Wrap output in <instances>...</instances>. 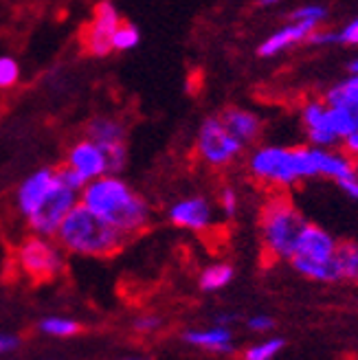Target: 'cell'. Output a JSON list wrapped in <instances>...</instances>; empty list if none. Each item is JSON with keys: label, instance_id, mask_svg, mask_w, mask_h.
<instances>
[{"label": "cell", "instance_id": "obj_1", "mask_svg": "<svg viewBox=\"0 0 358 360\" xmlns=\"http://www.w3.org/2000/svg\"><path fill=\"white\" fill-rule=\"evenodd\" d=\"M82 205L99 213L128 238H134L152 224L150 202L121 178L106 174L82 189Z\"/></svg>", "mask_w": 358, "mask_h": 360}, {"label": "cell", "instance_id": "obj_2", "mask_svg": "<svg viewBox=\"0 0 358 360\" xmlns=\"http://www.w3.org/2000/svg\"><path fill=\"white\" fill-rule=\"evenodd\" d=\"M246 172L257 185L271 191H288L301 180L319 176L317 146H260L250 150Z\"/></svg>", "mask_w": 358, "mask_h": 360}, {"label": "cell", "instance_id": "obj_3", "mask_svg": "<svg viewBox=\"0 0 358 360\" xmlns=\"http://www.w3.org/2000/svg\"><path fill=\"white\" fill-rule=\"evenodd\" d=\"M58 244L84 257H113L128 244V236L86 205H75L60 224Z\"/></svg>", "mask_w": 358, "mask_h": 360}, {"label": "cell", "instance_id": "obj_4", "mask_svg": "<svg viewBox=\"0 0 358 360\" xmlns=\"http://www.w3.org/2000/svg\"><path fill=\"white\" fill-rule=\"evenodd\" d=\"M308 220L297 209L288 191H271L260 209V242L266 259L290 262L295 257L297 242Z\"/></svg>", "mask_w": 358, "mask_h": 360}, {"label": "cell", "instance_id": "obj_5", "mask_svg": "<svg viewBox=\"0 0 358 360\" xmlns=\"http://www.w3.org/2000/svg\"><path fill=\"white\" fill-rule=\"evenodd\" d=\"M193 152L203 165L211 169H226L238 158H242L244 146L226 130L220 115H216V117H207L200 123L193 143Z\"/></svg>", "mask_w": 358, "mask_h": 360}, {"label": "cell", "instance_id": "obj_6", "mask_svg": "<svg viewBox=\"0 0 358 360\" xmlns=\"http://www.w3.org/2000/svg\"><path fill=\"white\" fill-rule=\"evenodd\" d=\"M18 266L33 283H46L64 270L62 250L42 236L27 238L18 248Z\"/></svg>", "mask_w": 358, "mask_h": 360}, {"label": "cell", "instance_id": "obj_7", "mask_svg": "<svg viewBox=\"0 0 358 360\" xmlns=\"http://www.w3.org/2000/svg\"><path fill=\"white\" fill-rule=\"evenodd\" d=\"M121 25V15L113 7L110 0H99L93 9V18L84 22L77 31V42L84 56L91 58H106L115 49L113 38L115 31Z\"/></svg>", "mask_w": 358, "mask_h": 360}, {"label": "cell", "instance_id": "obj_8", "mask_svg": "<svg viewBox=\"0 0 358 360\" xmlns=\"http://www.w3.org/2000/svg\"><path fill=\"white\" fill-rule=\"evenodd\" d=\"M84 132H86V139L93 141L103 152L108 174L117 176L125 167V160H128V146H125L128 130H125V123L117 117L101 115L88 121Z\"/></svg>", "mask_w": 358, "mask_h": 360}, {"label": "cell", "instance_id": "obj_9", "mask_svg": "<svg viewBox=\"0 0 358 360\" xmlns=\"http://www.w3.org/2000/svg\"><path fill=\"white\" fill-rule=\"evenodd\" d=\"M75 205H77L75 191L58 180V183L53 185V189L46 193L44 200L40 202V207L29 215L31 231L35 236H42V238L56 236L60 224L64 222L66 215L73 211Z\"/></svg>", "mask_w": 358, "mask_h": 360}, {"label": "cell", "instance_id": "obj_10", "mask_svg": "<svg viewBox=\"0 0 358 360\" xmlns=\"http://www.w3.org/2000/svg\"><path fill=\"white\" fill-rule=\"evenodd\" d=\"M167 218L174 226L191 233H207L216 222V211L209 198L205 195H187L174 202L167 211Z\"/></svg>", "mask_w": 358, "mask_h": 360}, {"label": "cell", "instance_id": "obj_11", "mask_svg": "<svg viewBox=\"0 0 358 360\" xmlns=\"http://www.w3.org/2000/svg\"><path fill=\"white\" fill-rule=\"evenodd\" d=\"M336 246L338 242L336 238H332V233L308 222L306 229L301 231L295 257L310 259V262H332L336 255Z\"/></svg>", "mask_w": 358, "mask_h": 360}, {"label": "cell", "instance_id": "obj_12", "mask_svg": "<svg viewBox=\"0 0 358 360\" xmlns=\"http://www.w3.org/2000/svg\"><path fill=\"white\" fill-rule=\"evenodd\" d=\"M220 119L226 125V130L234 134L244 148L253 146L262 136L264 121L253 110H246V108H240V105H229L220 112Z\"/></svg>", "mask_w": 358, "mask_h": 360}, {"label": "cell", "instance_id": "obj_13", "mask_svg": "<svg viewBox=\"0 0 358 360\" xmlns=\"http://www.w3.org/2000/svg\"><path fill=\"white\" fill-rule=\"evenodd\" d=\"M328 103L324 99H308L301 105V123L310 146L317 148H332L336 146V139L328 130Z\"/></svg>", "mask_w": 358, "mask_h": 360}, {"label": "cell", "instance_id": "obj_14", "mask_svg": "<svg viewBox=\"0 0 358 360\" xmlns=\"http://www.w3.org/2000/svg\"><path fill=\"white\" fill-rule=\"evenodd\" d=\"M66 163L73 169H77L88 183L108 174V165H106L103 152L99 150V146H95V143L88 139H82L79 143H75V146L70 148V152L66 156Z\"/></svg>", "mask_w": 358, "mask_h": 360}, {"label": "cell", "instance_id": "obj_15", "mask_svg": "<svg viewBox=\"0 0 358 360\" xmlns=\"http://www.w3.org/2000/svg\"><path fill=\"white\" fill-rule=\"evenodd\" d=\"M56 183H58L56 169H40L25 180L23 187L18 189V207H20V211L27 218L40 207V202L44 200L46 193L53 189Z\"/></svg>", "mask_w": 358, "mask_h": 360}, {"label": "cell", "instance_id": "obj_16", "mask_svg": "<svg viewBox=\"0 0 358 360\" xmlns=\"http://www.w3.org/2000/svg\"><path fill=\"white\" fill-rule=\"evenodd\" d=\"M312 31L314 29L308 25L288 22L286 27H281L275 33L268 35V38L257 46V56L260 58H275V56H279V53H283L286 49H293L301 42H306Z\"/></svg>", "mask_w": 358, "mask_h": 360}, {"label": "cell", "instance_id": "obj_17", "mask_svg": "<svg viewBox=\"0 0 358 360\" xmlns=\"http://www.w3.org/2000/svg\"><path fill=\"white\" fill-rule=\"evenodd\" d=\"M187 345L209 354H231L234 352V332L224 326H213L207 330H187L183 334Z\"/></svg>", "mask_w": 358, "mask_h": 360}, {"label": "cell", "instance_id": "obj_18", "mask_svg": "<svg viewBox=\"0 0 358 360\" xmlns=\"http://www.w3.org/2000/svg\"><path fill=\"white\" fill-rule=\"evenodd\" d=\"M356 174V160L345 150L319 148V176H326L334 183Z\"/></svg>", "mask_w": 358, "mask_h": 360}, {"label": "cell", "instance_id": "obj_19", "mask_svg": "<svg viewBox=\"0 0 358 360\" xmlns=\"http://www.w3.org/2000/svg\"><path fill=\"white\" fill-rule=\"evenodd\" d=\"M328 130L338 141H345L358 130V110L350 105H328Z\"/></svg>", "mask_w": 358, "mask_h": 360}, {"label": "cell", "instance_id": "obj_20", "mask_svg": "<svg viewBox=\"0 0 358 360\" xmlns=\"http://www.w3.org/2000/svg\"><path fill=\"white\" fill-rule=\"evenodd\" d=\"M290 266L295 268V273H299L301 277H306L310 281H319V283L341 281V279H338L336 259H332V262H310V259L293 257L290 259Z\"/></svg>", "mask_w": 358, "mask_h": 360}, {"label": "cell", "instance_id": "obj_21", "mask_svg": "<svg viewBox=\"0 0 358 360\" xmlns=\"http://www.w3.org/2000/svg\"><path fill=\"white\" fill-rule=\"evenodd\" d=\"M234 275H236L234 266L226 262H216L203 268V273L198 277V285L203 292H220L234 281Z\"/></svg>", "mask_w": 358, "mask_h": 360}, {"label": "cell", "instance_id": "obj_22", "mask_svg": "<svg viewBox=\"0 0 358 360\" xmlns=\"http://www.w3.org/2000/svg\"><path fill=\"white\" fill-rule=\"evenodd\" d=\"M334 259L338 268V279L347 283H358V242H338Z\"/></svg>", "mask_w": 358, "mask_h": 360}, {"label": "cell", "instance_id": "obj_23", "mask_svg": "<svg viewBox=\"0 0 358 360\" xmlns=\"http://www.w3.org/2000/svg\"><path fill=\"white\" fill-rule=\"evenodd\" d=\"M324 101L328 105H350L358 110V73H350V77L328 88Z\"/></svg>", "mask_w": 358, "mask_h": 360}, {"label": "cell", "instance_id": "obj_24", "mask_svg": "<svg viewBox=\"0 0 358 360\" xmlns=\"http://www.w3.org/2000/svg\"><path fill=\"white\" fill-rule=\"evenodd\" d=\"M286 345V340L281 336H268L262 338L257 343L248 345L242 352V360H275Z\"/></svg>", "mask_w": 358, "mask_h": 360}, {"label": "cell", "instance_id": "obj_25", "mask_svg": "<svg viewBox=\"0 0 358 360\" xmlns=\"http://www.w3.org/2000/svg\"><path fill=\"white\" fill-rule=\"evenodd\" d=\"M326 18H328L326 7H321V5H301L290 13V22H299V25H308L312 29H319Z\"/></svg>", "mask_w": 358, "mask_h": 360}, {"label": "cell", "instance_id": "obj_26", "mask_svg": "<svg viewBox=\"0 0 358 360\" xmlns=\"http://www.w3.org/2000/svg\"><path fill=\"white\" fill-rule=\"evenodd\" d=\"M40 330L51 336H75L84 330V326H79L77 321H70V319L51 316V319L40 321Z\"/></svg>", "mask_w": 358, "mask_h": 360}, {"label": "cell", "instance_id": "obj_27", "mask_svg": "<svg viewBox=\"0 0 358 360\" xmlns=\"http://www.w3.org/2000/svg\"><path fill=\"white\" fill-rule=\"evenodd\" d=\"M139 29L134 27V25H130V22H125V20H121V25L117 27V31H115V38H113V46L117 49V51H128V49H134L136 44H139Z\"/></svg>", "mask_w": 358, "mask_h": 360}, {"label": "cell", "instance_id": "obj_28", "mask_svg": "<svg viewBox=\"0 0 358 360\" xmlns=\"http://www.w3.org/2000/svg\"><path fill=\"white\" fill-rule=\"evenodd\" d=\"M218 207L220 211L226 215V218H236L238 211H240V193L238 189H234L231 185L222 187L218 193Z\"/></svg>", "mask_w": 358, "mask_h": 360}, {"label": "cell", "instance_id": "obj_29", "mask_svg": "<svg viewBox=\"0 0 358 360\" xmlns=\"http://www.w3.org/2000/svg\"><path fill=\"white\" fill-rule=\"evenodd\" d=\"M56 176H58V180L60 183H64L66 187H70L73 191H82L86 185H88V180L77 172V169H73L68 163H62V165H58L56 167Z\"/></svg>", "mask_w": 358, "mask_h": 360}, {"label": "cell", "instance_id": "obj_30", "mask_svg": "<svg viewBox=\"0 0 358 360\" xmlns=\"http://www.w3.org/2000/svg\"><path fill=\"white\" fill-rule=\"evenodd\" d=\"M310 46H332V44H341V31H332V29H314L308 40Z\"/></svg>", "mask_w": 358, "mask_h": 360}, {"label": "cell", "instance_id": "obj_31", "mask_svg": "<svg viewBox=\"0 0 358 360\" xmlns=\"http://www.w3.org/2000/svg\"><path fill=\"white\" fill-rule=\"evenodd\" d=\"M18 77H20V68L9 58H0V90L15 86Z\"/></svg>", "mask_w": 358, "mask_h": 360}, {"label": "cell", "instance_id": "obj_32", "mask_svg": "<svg viewBox=\"0 0 358 360\" xmlns=\"http://www.w3.org/2000/svg\"><path fill=\"white\" fill-rule=\"evenodd\" d=\"M132 328L141 334H154L163 328V319H160L158 314H141L134 319Z\"/></svg>", "mask_w": 358, "mask_h": 360}, {"label": "cell", "instance_id": "obj_33", "mask_svg": "<svg viewBox=\"0 0 358 360\" xmlns=\"http://www.w3.org/2000/svg\"><path fill=\"white\" fill-rule=\"evenodd\" d=\"M246 328L255 334H268L275 330V319L268 314H253L246 319Z\"/></svg>", "mask_w": 358, "mask_h": 360}, {"label": "cell", "instance_id": "obj_34", "mask_svg": "<svg viewBox=\"0 0 358 360\" xmlns=\"http://www.w3.org/2000/svg\"><path fill=\"white\" fill-rule=\"evenodd\" d=\"M341 44L358 46V18H354L352 22H347L341 29Z\"/></svg>", "mask_w": 358, "mask_h": 360}, {"label": "cell", "instance_id": "obj_35", "mask_svg": "<svg viewBox=\"0 0 358 360\" xmlns=\"http://www.w3.org/2000/svg\"><path fill=\"white\" fill-rule=\"evenodd\" d=\"M338 187L343 189V193H347L352 200H358V176L354 174V176H350V178H345V180H341V183H336Z\"/></svg>", "mask_w": 358, "mask_h": 360}, {"label": "cell", "instance_id": "obj_36", "mask_svg": "<svg viewBox=\"0 0 358 360\" xmlns=\"http://www.w3.org/2000/svg\"><path fill=\"white\" fill-rule=\"evenodd\" d=\"M18 345H20V338H15L11 334H0V354L13 352Z\"/></svg>", "mask_w": 358, "mask_h": 360}, {"label": "cell", "instance_id": "obj_37", "mask_svg": "<svg viewBox=\"0 0 358 360\" xmlns=\"http://www.w3.org/2000/svg\"><path fill=\"white\" fill-rule=\"evenodd\" d=\"M343 150L356 160L358 158V130L354 132V134H350L345 141H343Z\"/></svg>", "mask_w": 358, "mask_h": 360}, {"label": "cell", "instance_id": "obj_38", "mask_svg": "<svg viewBox=\"0 0 358 360\" xmlns=\"http://www.w3.org/2000/svg\"><path fill=\"white\" fill-rule=\"evenodd\" d=\"M234 323H236V314H231V312H222V314L216 316V326L229 328V326H234Z\"/></svg>", "mask_w": 358, "mask_h": 360}, {"label": "cell", "instance_id": "obj_39", "mask_svg": "<svg viewBox=\"0 0 358 360\" xmlns=\"http://www.w3.org/2000/svg\"><path fill=\"white\" fill-rule=\"evenodd\" d=\"M277 3H279V0H257V7H273Z\"/></svg>", "mask_w": 358, "mask_h": 360}, {"label": "cell", "instance_id": "obj_40", "mask_svg": "<svg viewBox=\"0 0 358 360\" xmlns=\"http://www.w3.org/2000/svg\"><path fill=\"white\" fill-rule=\"evenodd\" d=\"M347 70H350V73H358V58H354V60L347 64Z\"/></svg>", "mask_w": 358, "mask_h": 360}, {"label": "cell", "instance_id": "obj_41", "mask_svg": "<svg viewBox=\"0 0 358 360\" xmlns=\"http://www.w3.org/2000/svg\"><path fill=\"white\" fill-rule=\"evenodd\" d=\"M123 360H146V358H123Z\"/></svg>", "mask_w": 358, "mask_h": 360}, {"label": "cell", "instance_id": "obj_42", "mask_svg": "<svg viewBox=\"0 0 358 360\" xmlns=\"http://www.w3.org/2000/svg\"><path fill=\"white\" fill-rule=\"evenodd\" d=\"M356 176H358V158H356Z\"/></svg>", "mask_w": 358, "mask_h": 360}]
</instances>
